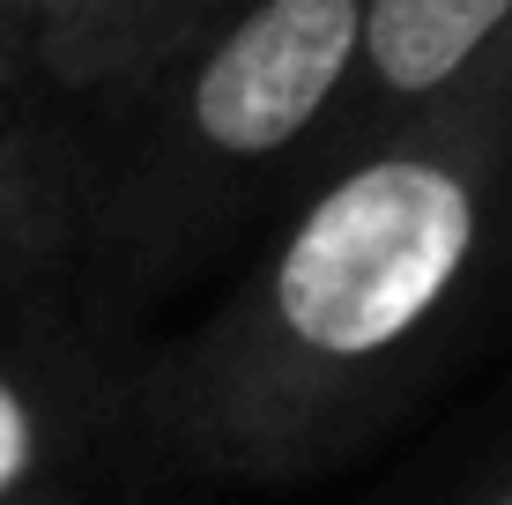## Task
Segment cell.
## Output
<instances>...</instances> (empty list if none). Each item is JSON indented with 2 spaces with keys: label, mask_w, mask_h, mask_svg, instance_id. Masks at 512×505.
I'll use <instances>...</instances> for the list:
<instances>
[{
  "label": "cell",
  "mask_w": 512,
  "mask_h": 505,
  "mask_svg": "<svg viewBox=\"0 0 512 505\" xmlns=\"http://www.w3.org/2000/svg\"><path fill=\"white\" fill-rule=\"evenodd\" d=\"M512 290V45L327 164L253 268L119 379L141 454L208 483H305L379 439Z\"/></svg>",
  "instance_id": "obj_1"
},
{
  "label": "cell",
  "mask_w": 512,
  "mask_h": 505,
  "mask_svg": "<svg viewBox=\"0 0 512 505\" xmlns=\"http://www.w3.org/2000/svg\"><path fill=\"white\" fill-rule=\"evenodd\" d=\"M357 30L364 0H231L134 90V134L75 194L67 290L90 327L164 298L282 179H312L357 75Z\"/></svg>",
  "instance_id": "obj_2"
},
{
  "label": "cell",
  "mask_w": 512,
  "mask_h": 505,
  "mask_svg": "<svg viewBox=\"0 0 512 505\" xmlns=\"http://www.w3.org/2000/svg\"><path fill=\"white\" fill-rule=\"evenodd\" d=\"M119 379L104 327L60 305L0 320V505H52L119 424Z\"/></svg>",
  "instance_id": "obj_3"
},
{
  "label": "cell",
  "mask_w": 512,
  "mask_h": 505,
  "mask_svg": "<svg viewBox=\"0 0 512 505\" xmlns=\"http://www.w3.org/2000/svg\"><path fill=\"white\" fill-rule=\"evenodd\" d=\"M505 45H512V0H364L357 75H349L342 119H334L312 179L357 156L364 142L394 134L401 119L431 112L438 97H453Z\"/></svg>",
  "instance_id": "obj_4"
},
{
  "label": "cell",
  "mask_w": 512,
  "mask_h": 505,
  "mask_svg": "<svg viewBox=\"0 0 512 505\" xmlns=\"http://www.w3.org/2000/svg\"><path fill=\"white\" fill-rule=\"evenodd\" d=\"M231 0H0V67L8 52L52 90H149Z\"/></svg>",
  "instance_id": "obj_5"
},
{
  "label": "cell",
  "mask_w": 512,
  "mask_h": 505,
  "mask_svg": "<svg viewBox=\"0 0 512 505\" xmlns=\"http://www.w3.org/2000/svg\"><path fill=\"white\" fill-rule=\"evenodd\" d=\"M75 275V186L0 112V320L60 305Z\"/></svg>",
  "instance_id": "obj_6"
},
{
  "label": "cell",
  "mask_w": 512,
  "mask_h": 505,
  "mask_svg": "<svg viewBox=\"0 0 512 505\" xmlns=\"http://www.w3.org/2000/svg\"><path fill=\"white\" fill-rule=\"evenodd\" d=\"M475 505H512V468H505V476H498V483H490V491H483V498H475Z\"/></svg>",
  "instance_id": "obj_7"
},
{
  "label": "cell",
  "mask_w": 512,
  "mask_h": 505,
  "mask_svg": "<svg viewBox=\"0 0 512 505\" xmlns=\"http://www.w3.org/2000/svg\"><path fill=\"white\" fill-rule=\"evenodd\" d=\"M52 505H90V498H82V491H67V498H52Z\"/></svg>",
  "instance_id": "obj_8"
},
{
  "label": "cell",
  "mask_w": 512,
  "mask_h": 505,
  "mask_svg": "<svg viewBox=\"0 0 512 505\" xmlns=\"http://www.w3.org/2000/svg\"><path fill=\"white\" fill-rule=\"evenodd\" d=\"M0 112H8V104H0Z\"/></svg>",
  "instance_id": "obj_9"
}]
</instances>
